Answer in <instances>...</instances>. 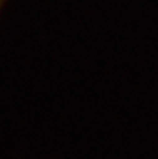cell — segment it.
Segmentation results:
<instances>
[{
  "label": "cell",
  "mask_w": 158,
  "mask_h": 159,
  "mask_svg": "<svg viewBox=\"0 0 158 159\" xmlns=\"http://www.w3.org/2000/svg\"><path fill=\"white\" fill-rule=\"evenodd\" d=\"M7 2H8V0H0V13H2L3 7H4V4H6Z\"/></svg>",
  "instance_id": "1"
}]
</instances>
